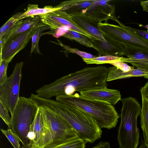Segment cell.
I'll return each mask as SVG.
<instances>
[{
  "instance_id": "obj_10",
  "label": "cell",
  "mask_w": 148,
  "mask_h": 148,
  "mask_svg": "<svg viewBox=\"0 0 148 148\" xmlns=\"http://www.w3.org/2000/svg\"><path fill=\"white\" fill-rule=\"evenodd\" d=\"M45 25L40 21L27 31L10 37L0 48V60L11 62L15 55L27 45L35 29Z\"/></svg>"
},
{
  "instance_id": "obj_14",
  "label": "cell",
  "mask_w": 148,
  "mask_h": 148,
  "mask_svg": "<svg viewBox=\"0 0 148 148\" xmlns=\"http://www.w3.org/2000/svg\"><path fill=\"white\" fill-rule=\"evenodd\" d=\"M110 0H96L95 3L85 13L97 18L101 22L110 19L115 14V7L114 5L109 4Z\"/></svg>"
},
{
  "instance_id": "obj_22",
  "label": "cell",
  "mask_w": 148,
  "mask_h": 148,
  "mask_svg": "<svg viewBox=\"0 0 148 148\" xmlns=\"http://www.w3.org/2000/svg\"><path fill=\"white\" fill-rule=\"evenodd\" d=\"M50 29V28L49 26L45 25L35 29L32 38V45L30 54V56H31L33 52L42 55L39 47V41L41 36L43 35L42 32L46 29Z\"/></svg>"
},
{
  "instance_id": "obj_5",
  "label": "cell",
  "mask_w": 148,
  "mask_h": 148,
  "mask_svg": "<svg viewBox=\"0 0 148 148\" xmlns=\"http://www.w3.org/2000/svg\"><path fill=\"white\" fill-rule=\"evenodd\" d=\"M111 19L119 25L110 24L107 22H100L98 24V29L103 36L117 43L127 55L139 52L148 54V41L121 23L115 15Z\"/></svg>"
},
{
  "instance_id": "obj_3",
  "label": "cell",
  "mask_w": 148,
  "mask_h": 148,
  "mask_svg": "<svg viewBox=\"0 0 148 148\" xmlns=\"http://www.w3.org/2000/svg\"><path fill=\"white\" fill-rule=\"evenodd\" d=\"M56 100L79 108L88 114L102 128L115 127L119 115L113 106L106 102L85 98L76 93L57 96Z\"/></svg>"
},
{
  "instance_id": "obj_29",
  "label": "cell",
  "mask_w": 148,
  "mask_h": 148,
  "mask_svg": "<svg viewBox=\"0 0 148 148\" xmlns=\"http://www.w3.org/2000/svg\"><path fill=\"white\" fill-rule=\"evenodd\" d=\"M6 108L0 101V116L5 123L10 128L11 124V118Z\"/></svg>"
},
{
  "instance_id": "obj_19",
  "label": "cell",
  "mask_w": 148,
  "mask_h": 148,
  "mask_svg": "<svg viewBox=\"0 0 148 148\" xmlns=\"http://www.w3.org/2000/svg\"><path fill=\"white\" fill-rule=\"evenodd\" d=\"M60 8L56 6L53 7L51 5H47L43 8L38 7V5L29 4L28 5L27 10L23 12L21 17V19L34 16H37L45 14L57 10Z\"/></svg>"
},
{
  "instance_id": "obj_9",
  "label": "cell",
  "mask_w": 148,
  "mask_h": 148,
  "mask_svg": "<svg viewBox=\"0 0 148 148\" xmlns=\"http://www.w3.org/2000/svg\"><path fill=\"white\" fill-rule=\"evenodd\" d=\"M27 138L28 148H45L52 142L51 132L45 122L40 108L30 126Z\"/></svg>"
},
{
  "instance_id": "obj_24",
  "label": "cell",
  "mask_w": 148,
  "mask_h": 148,
  "mask_svg": "<svg viewBox=\"0 0 148 148\" xmlns=\"http://www.w3.org/2000/svg\"><path fill=\"white\" fill-rule=\"evenodd\" d=\"M86 144L82 140L78 137L57 144H50L45 148H85Z\"/></svg>"
},
{
  "instance_id": "obj_2",
  "label": "cell",
  "mask_w": 148,
  "mask_h": 148,
  "mask_svg": "<svg viewBox=\"0 0 148 148\" xmlns=\"http://www.w3.org/2000/svg\"><path fill=\"white\" fill-rule=\"evenodd\" d=\"M30 98L38 107L54 113L64 119L86 143H92L101 138V128L95 121L83 111L53 100L32 94Z\"/></svg>"
},
{
  "instance_id": "obj_31",
  "label": "cell",
  "mask_w": 148,
  "mask_h": 148,
  "mask_svg": "<svg viewBox=\"0 0 148 148\" xmlns=\"http://www.w3.org/2000/svg\"><path fill=\"white\" fill-rule=\"evenodd\" d=\"M129 28L135 33L148 41V31H146L129 26Z\"/></svg>"
},
{
  "instance_id": "obj_27",
  "label": "cell",
  "mask_w": 148,
  "mask_h": 148,
  "mask_svg": "<svg viewBox=\"0 0 148 148\" xmlns=\"http://www.w3.org/2000/svg\"><path fill=\"white\" fill-rule=\"evenodd\" d=\"M1 130L10 142L14 148H22L20 144L21 142L18 136L9 128L7 130L1 129Z\"/></svg>"
},
{
  "instance_id": "obj_28",
  "label": "cell",
  "mask_w": 148,
  "mask_h": 148,
  "mask_svg": "<svg viewBox=\"0 0 148 148\" xmlns=\"http://www.w3.org/2000/svg\"><path fill=\"white\" fill-rule=\"evenodd\" d=\"M9 62L6 60H0V85L3 84L7 79V71Z\"/></svg>"
},
{
  "instance_id": "obj_1",
  "label": "cell",
  "mask_w": 148,
  "mask_h": 148,
  "mask_svg": "<svg viewBox=\"0 0 148 148\" xmlns=\"http://www.w3.org/2000/svg\"><path fill=\"white\" fill-rule=\"evenodd\" d=\"M108 71L104 66L86 67L43 86L36 90V94L51 99L62 95H73L76 91L103 88L106 86Z\"/></svg>"
},
{
  "instance_id": "obj_4",
  "label": "cell",
  "mask_w": 148,
  "mask_h": 148,
  "mask_svg": "<svg viewBox=\"0 0 148 148\" xmlns=\"http://www.w3.org/2000/svg\"><path fill=\"white\" fill-rule=\"evenodd\" d=\"M121 100L122 106L117 138L119 148H137L139 138L137 119L140 114V105L132 97Z\"/></svg>"
},
{
  "instance_id": "obj_8",
  "label": "cell",
  "mask_w": 148,
  "mask_h": 148,
  "mask_svg": "<svg viewBox=\"0 0 148 148\" xmlns=\"http://www.w3.org/2000/svg\"><path fill=\"white\" fill-rule=\"evenodd\" d=\"M40 108L45 122L51 133L53 141L50 144H57L78 137L76 132L63 118L54 113Z\"/></svg>"
},
{
  "instance_id": "obj_6",
  "label": "cell",
  "mask_w": 148,
  "mask_h": 148,
  "mask_svg": "<svg viewBox=\"0 0 148 148\" xmlns=\"http://www.w3.org/2000/svg\"><path fill=\"white\" fill-rule=\"evenodd\" d=\"M38 108L30 98L20 97L11 115L10 128L19 138L22 148H28V134Z\"/></svg>"
},
{
  "instance_id": "obj_20",
  "label": "cell",
  "mask_w": 148,
  "mask_h": 148,
  "mask_svg": "<svg viewBox=\"0 0 148 148\" xmlns=\"http://www.w3.org/2000/svg\"><path fill=\"white\" fill-rule=\"evenodd\" d=\"M142 106L140 112V123L144 142L148 148V100L142 97Z\"/></svg>"
},
{
  "instance_id": "obj_30",
  "label": "cell",
  "mask_w": 148,
  "mask_h": 148,
  "mask_svg": "<svg viewBox=\"0 0 148 148\" xmlns=\"http://www.w3.org/2000/svg\"><path fill=\"white\" fill-rule=\"evenodd\" d=\"M111 64L125 72L134 69L133 66H130L123 62H118Z\"/></svg>"
},
{
  "instance_id": "obj_15",
  "label": "cell",
  "mask_w": 148,
  "mask_h": 148,
  "mask_svg": "<svg viewBox=\"0 0 148 148\" xmlns=\"http://www.w3.org/2000/svg\"><path fill=\"white\" fill-rule=\"evenodd\" d=\"M95 0H71L63 1L56 7L71 16L85 14L95 3Z\"/></svg>"
},
{
  "instance_id": "obj_11",
  "label": "cell",
  "mask_w": 148,
  "mask_h": 148,
  "mask_svg": "<svg viewBox=\"0 0 148 148\" xmlns=\"http://www.w3.org/2000/svg\"><path fill=\"white\" fill-rule=\"evenodd\" d=\"M39 16L41 21L50 27L51 30L49 32H56L62 27L68 26L70 30L83 34L90 39H95L93 36L78 26L72 20L71 16L64 12L57 10Z\"/></svg>"
},
{
  "instance_id": "obj_25",
  "label": "cell",
  "mask_w": 148,
  "mask_h": 148,
  "mask_svg": "<svg viewBox=\"0 0 148 148\" xmlns=\"http://www.w3.org/2000/svg\"><path fill=\"white\" fill-rule=\"evenodd\" d=\"M23 12H18L11 17L0 29V40L9 31L19 20Z\"/></svg>"
},
{
  "instance_id": "obj_21",
  "label": "cell",
  "mask_w": 148,
  "mask_h": 148,
  "mask_svg": "<svg viewBox=\"0 0 148 148\" xmlns=\"http://www.w3.org/2000/svg\"><path fill=\"white\" fill-rule=\"evenodd\" d=\"M63 36L70 40H73L86 47L96 49L90 38L69 29Z\"/></svg>"
},
{
  "instance_id": "obj_23",
  "label": "cell",
  "mask_w": 148,
  "mask_h": 148,
  "mask_svg": "<svg viewBox=\"0 0 148 148\" xmlns=\"http://www.w3.org/2000/svg\"><path fill=\"white\" fill-rule=\"evenodd\" d=\"M121 57L109 55L97 56L90 59L82 58L83 61L86 64H110L121 62Z\"/></svg>"
},
{
  "instance_id": "obj_16",
  "label": "cell",
  "mask_w": 148,
  "mask_h": 148,
  "mask_svg": "<svg viewBox=\"0 0 148 148\" xmlns=\"http://www.w3.org/2000/svg\"><path fill=\"white\" fill-rule=\"evenodd\" d=\"M40 21L39 15L32 16L19 20L0 40V47H2L5 42L11 37L27 31Z\"/></svg>"
},
{
  "instance_id": "obj_7",
  "label": "cell",
  "mask_w": 148,
  "mask_h": 148,
  "mask_svg": "<svg viewBox=\"0 0 148 148\" xmlns=\"http://www.w3.org/2000/svg\"><path fill=\"white\" fill-rule=\"evenodd\" d=\"M23 62L17 63L13 72L4 83L0 85V101L6 108L11 115L18 101L22 77Z\"/></svg>"
},
{
  "instance_id": "obj_12",
  "label": "cell",
  "mask_w": 148,
  "mask_h": 148,
  "mask_svg": "<svg viewBox=\"0 0 148 148\" xmlns=\"http://www.w3.org/2000/svg\"><path fill=\"white\" fill-rule=\"evenodd\" d=\"M80 95L85 98L106 102L113 106L121 99V95L119 90L109 89L106 86L99 89L81 92Z\"/></svg>"
},
{
  "instance_id": "obj_32",
  "label": "cell",
  "mask_w": 148,
  "mask_h": 148,
  "mask_svg": "<svg viewBox=\"0 0 148 148\" xmlns=\"http://www.w3.org/2000/svg\"><path fill=\"white\" fill-rule=\"evenodd\" d=\"M142 97H143L148 100V81L140 89Z\"/></svg>"
},
{
  "instance_id": "obj_26",
  "label": "cell",
  "mask_w": 148,
  "mask_h": 148,
  "mask_svg": "<svg viewBox=\"0 0 148 148\" xmlns=\"http://www.w3.org/2000/svg\"><path fill=\"white\" fill-rule=\"evenodd\" d=\"M58 45L63 47L65 50L63 51L66 53H76L80 56L82 58L90 59L95 58L97 56H93L89 53L79 50L77 49L72 48L70 46L64 44L61 41L58 40Z\"/></svg>"
},
{
  "instance_id": "obj_33",
  "label": "cell",
  "mask_w": 148,
  "mask_h": 148,
  "mask_svg": "<svg viewBox=\"0 0 148 148\" xmlns=\"http://www.w3.org/2000/svg\"><path fill=\"white\" fill-rule=\"evenodd\" d=\"M140 4L143 11L148 13V1H141Z\"/></svg>"
},
{
  "instance_id": "obj_18",
  "label": "cell",
  "mask_w": 148,
  "mask_h": 148,
  "mask_svg": "<svg viewBox=\"0 0 148 148\" xmlns=\"http://www.w3.org/2000/svg\"><path fill=\"white\" fill-rule=\"evenodd\" d=\"M126 56L127 58L121 57V62L128 63L134 67L148 71V54L139 52Z\"/></svg>"
},
{
  "instance_id": "obj_17",
  "label": "cell",
  "mask_w": 148,
  "mask_h": 148,
  "mask_svg": "<svg viewBox=\"0 0 148 148\" xmlns=\"http://www.w3.org/2000/svg\"><path fill=\"white\" fill-rule=\"evenodd\" d=\"M106 82L129 78L133 77H142L148 79V71L136 68L125 72L113 66L108 68Z\"/></svg>"
},
{
  "instance_id": "obj_13",
  "label": "cell",
  "mask_w": 148,
  "mask_h": 148,
  "mask_svg": "<svg viewBox=\"0 0 148 148\" xmlns=\"http://www.w3.org/2000/svg\"><path fill=\"white\" fill-rule=\"evenodd\" d=\"M71 16L73 21L78 26L93 36L95 40L107 42L98 29V24L101 22L99 20L85 14H81Z\"/></svg>"
}]
</instances>
